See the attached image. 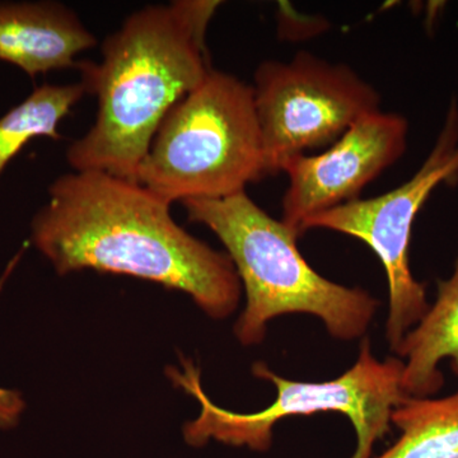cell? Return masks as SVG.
Returning <instances> with one entry per match:
<instances>
[{
  "mask_svg": "<svg viewBox=\"0 0 458 458\" xmlns=\"http://www.w3.org/2000/svg\"><path fill=\"white\" fill-rule=\"evenodd\" d=\"M47 192L32 219V242L60 276L90 269L135 276L189 294L212 318L236 311L242 284L227 252L180 227L172 204L137 181L73 171Z\"/></svg>",
  "mask_w": 458,
  "mask_h": 458,
  "instance_id": "cell-1",
  "label": "cell"
},
{
  "mask_svg": "<svg viewBox=\"0 0 458 458\" xmlns=\"http://www.w3.org/2000/svg\"><path fill=\"white\" fill-rule=\"evenodd\" d=\"M222 3L174 0L134 12L101 44L99 63H78L98 114L65 153L73 171L137 181L165 114L209 72L208 27ZM138 182V181H137Z\"/></svg>",
  "mask_w": 458,
  "mask_h": 458,
  "instance_id": "cell-2",
  "label": "cell"
},
{
  "mask_svg": "<svg viewBox=\"0 0 458 458\" xmlns=\"http://www.w3.org/2000/svg\"><path fill=\"white\" fill-rule=\"evenodd\" d=\"M181 204L190 222L207 225L221 240L245 286V311L234 325L242 345H259L271 319L293 313L321 319L327 333L343 342L366 335L379 301L364 289L319 276L298 249L300 234L262 210L246 191Z\"/></svg>",
  "mask_w": 458,
  "mask_h": 458,
  "instance_id": "cell-3",
  "label": "cell"
},
{
  "mask_svg": "<svg viewBox=\"0 0 458 458\" xmlns=\"http://www.w3.org/2000/svg\"><path fill=\"white\" fill-rule=\"evenodd\" d=\"M265 176L252 86L212 69L165 114L137 181L172 204L231 197Z\"/></svg>",
  "mask_w": 458,
  "mask_h": 458,
  "instance_id": "cell-4",
  "label": "cell"
},
{
  "mask_svg": "<svg viewBox=\"0 0 458 458\" xmlns=\"http://www.w3.org/2000/svg\"><path fill=\"white\" fill-rule=\"evenodd\" d=\"M181 363L182 372L168 367L167 376L200 403L199 417L183 427L185 441L192 447H203L214 439L265 452L271 447L274 427L282 419L337 412L351 420L357 436L352 458H372L376 442L391 432L394 410L408 397L401 386L403 360L397 357L377 360L369 339L361 343L354 366L331 381H292L276 375L264 361H256L252 375L270 382L276 388V399L251 414L216 405L204 393L200 369L185 358H181Z\"/></svg>",
  "mask_w": 458,
  "mask_h": 458,
  "instance_id": "cell-5",
  "label": "cell"
},
{
  "mask_svg": "<svg viewBox=\"0 0 458 458\" xmlns=\"http://www.w3.org/2000/svg\"><path fill=\"white\" fill-rule=\"evenodd\" d=\"M254 81L267 176L293 157L331 146L352 123L381 110L378 90L351 66L309 51L289 62L261 63Z\"/></svg>",
  "mask_w": 458,
  "mask_h": 458,
  "instance_id": "cell-6",
  "label": "cell"
},
{
  "mask_svg": "<svg viewBox=\"0 0 458 458\" xmlns=\"http://www.w3.org/2000/svg\"><path fill=\"white\" fill-rule=\"evenodd\" d=\"M457 176L458 102L454 98L433 149L411 179L379 197L357 199L313 216L301 227V234L318 228L357 238L381 260L388 284L386 340L393 352L430 306L426 284L410 267L412 225L437 186Z\"/></svg>",
  "mask_w": 458,
  "mask_h": 458,
  "instance_id": "cell-7",
  "label": "cell"
},
{
  "mask_svg": "<svg viewBox=\"0 0 458 458\" xmlns=\"http://www.w3.org/2000/svg\"><path fill=\"white\" fill-rule=\"evenodd\" d=\"M403 114L376 111L352 123L318 155H301L280 168L289 179L282 221L301 236L307 219L360 199L363 189L396 164L408 148Z\"/></svg>",
  "mask_w": 458,
  "mask_h": 458,
  "instance_id": "cell-8",
  "label": "cell"
},
{
  "mask_svg": "<svg viewBox=\"0 0 458 458\" xmlns=\"http://www.w3.org/2000/svg\"><path fill=\"white\" fill-rule=\"evenodd\" d=\"M98 42L95 33L63 3H0V60L31 78L78 68L75 57Z\"/></svg>",
  "mask_w": 458,
  "mask_h": 458,
  "instance_id": "cell-9",
  "label": "cell"
},
{
  "mask_svg": "<svg viewBox=\"0 0 458 458\" xmlns=\"http://www.w3.org/2000/svg\"><path fill=\"white\" fill-rule=\"evenodd\" d=\"M394 352L403 360L401 386L408 396L433 397L442 390L443 360L458 377V256L450 278L437 282L436 301Z\"/></svg>",
  "mask_w": 458,
  "mask_h": 458,
  "instance_id": "cell-10",
  "label": "cell"
},
{
  "mask_svg": "<svg viewBox=\"0 0 458 458\" xmlns=\"http://www.w3.org/2000/svg\"><path fill=\"white\" fill-rule=\"evenodd\" d=\"M391 423L400 438L377 458H458V390L450 396H408Z\"/></svg>",
  "mask_w": 458,
  "mask_h": 458,
  "instance_id": "cell-11",
  "label": "cell"
},
{
  "mask_svg": "<svg viewBox=\"0 0 458 458\" xmlns=\"http://www.w3.org/2000/svg\"><path fill=\"white\" fill-rule=\"evenodd\" d=\"M86 95L89 90L82 81L42 84L22 104L0 117V176L30 141L36 138L62 140L60 123Z\"/></svg>",
  "mask_w": 458,
  "mask_h": 458,
  "instance_id": "cell-12",
  "label": "cell"
},
{
  "mask_svg": "<svg viewBox=\"0 0 458 458\" xmlns=\"http://www.w3.org/2000/svg\"><path fill=\"white\" fill-rule=\"evenodd\" d=\"M25 406L22 394L0 387V428L8 429L17 426Z\"/></svg>",
  "mask_w": 458,
  "mask_h": 458,
  "instance_id": "cell-13",
  "label": "cell"
}]
</instances>
